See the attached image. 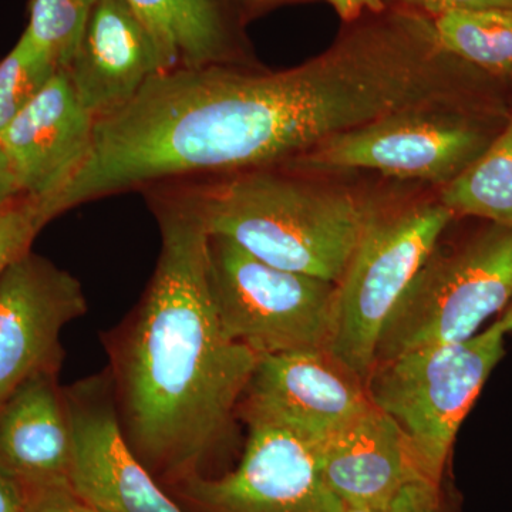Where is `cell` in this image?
I'll return each instance as SVG.
<instances>
[{
  "label": "cell",
  "instance_id": "obj_20",
  "mask_svg": "<svg viewBox=\"0 0 512 512\" xmlns=\"http://www.w3.org/2000/svg\"><path fill=\"white\" fill-rule=\"evenodd\" d=\"M96 0H30L26 32L56 63L67 69L76 55Z\"/></svg>",
  "mask_w": 512,
  "mask_h": 512
},
{
  "label": "cell",
  "instance_id": "obj_6",
  "mask_svg": "<svg viewBox=\"0 0 512 512\" xmlns=\"http://www.w3.org/2000/svg\"><path fill=\"white\" fill-rule=\"evenodd\" d=\"M512 298V227L488 222L457 248H434L380 335L375 365L477 335Z\"/></svg>",
  "mask_w": 512,
  "mask_h": 512
},
{
  "label": "cell",
  "instance_id": "obj_29",
  "mask_svg": "<svg viewBox=\"0 0 512 512\" xmlns=\"http://www.w3.org/2000/svg\"><path fill=\"white\" fill-rule=\"evenodd\" d=\"M498 320H500V322L503 323L507 335L508 333H512V298L511 301L508 302V305L505 306L503 315H501L500 319Z\"/></svg>",
  "mask_w": 512,
  "mask_h": 512
},
{
  "label": "cell",
  "instance_id": "obj_5",
  "mask_svg": "<svg viewBox=\"0 0 512 512\" xmlns=\"http://www.w3.org/2000/svg\"><path fill=\"white\" fill-rule=\"evenodd\" d=\"M500 320L458 343L413 350L376 363L366 380L370 402L392 417L431 483L443 480L461 424L505 352Z\"/></svg>",
  "mask_w": 512,
  "mask_h": 512
},
{
  "label": "cell",
  "instance_id": "obj_14",
  "mask_svg": "<svg viewBox=\"0 0 512 512\" xmlns=\"http://www.w3.org/2000/svg\"><path fill=\"white\" fill-rule=\"evenodd\" d=\"M320 461L343 507H382L412 484L431 483L399 424L373 404L320 446Z\"/></svg>",
  "mask_w": 512,
  "mask_h": 512
},
{
  "label": "cell",
  "instance_id": "obj_18",
  "mask_svg": "<svg viewBox=\"0 0 512 512\" xmlns=\"http://www.w3.org/2000/svg\"><path fill=\"white\" fill-rule=\"evenodd\" d=\"M431 20L447 53L488 76L512 83L511 10H453Z\"/></svg>",
  "mask_w": 512,
  "mask_h": 512
},
{
  "label": "cell",
  "instance_id": "obj_10",
  "mask_svg": "<svg viewBox=\"0 0 512 512\" xmlns=\"http://www.w3.org/2000/svg\"><path fill=\"white\" fill-rule=\"evenodd\" d=\"M372 407L362 380L328 350L259 357L238 409L322 446Z\"/></svg>",
  "mask_w": 512,
  "mask_h": 512
},
{
  "label": "cell",
  "instance_id": "obj_26",
  "mask_svg": "<svg viewBox=\"0 0 512 512\" xmlns=\"http://www.w3.org/2000/svg\"><path fill=\"white\" fill-rule=\"evenodd\" d=\"M23 194L20 190L18 178L13 173L5 151L0 147V208L8 204L10 200Z\"/></svg>",
  "mask_w": 512,
  "mask_h": 512
},
{
  "label": "cell",
  "instance_id": "obj_11",
  "mask_svg": "<svg viewBox=\"0 0 512 512\" xmlns=\"http://www.w3.org/2000/svg\"><path fill=\"white\" fill-rule=\"evenodd\" d=\"M73 431L70 485L103 512H184L164 493L124 436L110 379L64 390Z\"/></svg>",
  "mask_w": 512,
  "mask_h": 512
},
{
  "label": "cell",
  "instance_id": "obj_15",
  "mask_svg": "<svg viewBox=\"0 0 512 512\" xmlns=\"http://www.w3.org/2000/svg\"><path fill=\"white\" fill-rule=\"evenodd\" d=\"M73 431L57 373H39L0 403V473L20 488L70 483Z\"/></svg>",
  "mask_w": 512,
  "mask_h": 512
},
{
  "label": "cell",
  "instance_id": "obj_4",
  "mask_svg": "<svg viewBox=\"0 0 512 512\" xmlns=\"http://www.w3.org/2000/svg\"><path fill=\"white\" fill-rule=\"evenodd\" d=\"M454 214L437 197L380 198L336 284L328 352L366 386L387 319L440 244Z\"/></svg>",
  "mask_w": 512,
  "mask_h": 512
},
{
  "label": "cell",
  "instance_id": "obj_27",
  "mask_svg": "<svg viewBox=\"0 0 512 512\" xmlns=\"http://www.w3.org/2000/svg\"><path fill=\"white\" fill-rule=\"evenodd\" d=\"M305 2H312V0H235L242 18L247 23L249 20L264 15L269 10L279 8V6Z\"/></svg>",
  "mask_w": 512,
  "mask_h": 512
},
{
  "label": "cell",
  "instance_id": "obj_7",
  "mask_svg": "<svg viewBox=\"0 0 512 512\" xmlns=\"http://www.w3.org/2000/svg\"><path fill=\"white\" fill-rule=\"evenodd\" d=\"M208 282L225 333L256 356L326 350L336 284L276 268L231 239L208 235Z\"/></svg>",
  "mask_w": 512,
  "mask_h": 512
},
{
  "label": "cell",
  "instance_id": "obj_17",
  "mask_svg": "<svg viewBox=\"0 0 512 512\" xmlns=\"http://www.w3.org/2000/svg\"><path fill=\"white\" fill-rule=\"evenodd\" d=\"M454 217H476L512 227V111L487 150L439 190Z\"/></svg>",
  "mask_w": 512,
  "mask_h": 512
},
{
  "label": "cell",
  "instance_id": "obj_3",
  "mask_svg": "<svg viewBox=\"0 0 512 512\" xmlns=\"http://www.w3.org/2000/svg\"><path fill=\"white\" fill-rule=\"evenodd\" d=\"M512 93L410 107L323 141L279 167L348 177L359 171L443 188L503 130Z\"/></svg>",
  "mask_w": 512,
  "mask_h": 512
},
{
  "label": "cell",
  "instance_id": "obj_22",
  "mask_svg": "<svg viewBox=\"0 0 512 512\" xmlns=\"http://www.w3.org/2000/svg\"><path fill=\"white\" fill-rule=\"evenodd\" d=\"M23 512H103L83 500L70 483L22 488Z\"/></svg>",
  "mask_w": 512,
  "mask_h": 512
},
{
  "label": "cell",
  "instance_id": "obj_19",
  "mask_svg": "<svg viewBox=\"0 0 512 512\" xmlns=\"http://www.w3.org/2000/svg\"><path fill=\"white\" fill-rule=\"evenodd\" d=\"M57 72L60 70L56 63L25 30L0 62V134L39 96Z\"/></svg>",
  "mask_w": 512,
  "mask_h": 512
},
{
  "label": "cell",
  "instance_id": "obj_21",
  "mask_svg": "<svg viewBox=\"0 0 512 512\" xmlns=\"http://www.w3.org/2000/svg\"><path fill=\"white\" fill-rule=\"evenodd\" d=\"M47 221L36 198L20 194L0 208V276L28 254Z\"/></svg>",
  "mask_w": 512,
  "mask_h": 512
},
{
  "label": "cell",
  "instance_id": "obj_2",
  "mask_svg": "<svg viewBox=\"0 0 512 512\" xmlns=\"http://www.w3.org/2000/svg\"><path fill=\"white\" fill-rule=\"evenodd\" d=\"M153 188L190 208L208 235L231 239L276 268L333 284L345 274L380 200L343 177L284 167L168 181Z\"/></svg>",
  "mask_w": 512,
  "mask_h": 512
},
{
  "label": "cell",
  "instance_id": "obj_28",
  "mask_svg": "<svg viewBox=\"0 0 512 512\" xmlns=\"http://www.w3.org/2000/svg\"><path fill=\"white\" fill-rule=\"evenodd\" d=\"M0 512H23L22 488L2 473H0Z\"/></svg>",
  "mask_w": 512,
  "mask_h": 512
},
{
  "label": "cell",
  "instance_id": "obj_9",
  "mask_svg": "<svg viewBox=\"0 0 512 512\" xmlns=\"http://www.w3.org/2000/svg\"><path fill=\"white\" fill-rule=\"evenodd\" d=\"M87 312L82 284L49 259L20 256L0 276V403L39 373H57L64 326Z\"/></svg>",
  "mask_w": 512,
  "mask_h": 512
},
{
  "label": "cell",
  "instance_id": "obj_13",
  "mask_svg": "<svg viewBox=\"0 0 512 512\" xmlns=\"http://www.w3.org/2000/svg\"><path fill=\"white\" fill-rule=\"evenodd\" d=\"M94 126L96 120L60 70L0 134L23 194L43 204L62 190L89 153Z\"/></svg>",
  "mask_w": 512,
  "mask_h": 512
},
{
  "label": "cell",
  "instance_id": "obj_8",
  "mask_svg": "<svg viewBox=\"0 0 512 512\" xmlns=\"http://www.w3.org/2000/svg\"><path fill=\"white\" fill-rule=\"evenodd\" d=\"M248 440L235 470L195 477L180 487L202 512H340L326 487L320 446L268 421H247Z\"/></svg>",
  "mask_w": 512,
  "mask_h": 512
},
{
  "label": "cell",
  "instance_id": "obj_23",
  "mask_svg": "<svg viewBox=\"0 0 512 512\" xmlns=\"http://www.w3.org/2000/svg\"><path fill=\"white\" fill-rule=\"evenodd\" d=\"M440 493L439 485L420 481L407 487L394 500L382 507L355 508L342 505L340 512H440Z\"/></svg>",
  "mask_w": 512,
  "mask_h": 512
},
{
  "label": "cell",
  "instance_id": "obj_25",
  "mask_svg": "<svg viewBox=\"0 0 512 512\" xmlns=\"http://www.w3.org/2000/svg\"><path fill=\"white\" fill-rule=\"evenodd\" d=\"M325 2L335 9L343 23L352 22L366 13L380 12L386 8L382 0H325Z\"/></svg>",
  "mask_w": 512,
  "mask_h": 512
},
{
  "label": "cell",
  "instance_id": "obj_16",
  "mask_svg": "<svg viewBox=\"0 0 512 512\" xmlns=\"http://www.w3.org/2000/svg\"><path fill=\"white\" fill-rule=\"evenodd\" d=\"M177 67L255 66L235 0H128Z\"/></svg>",
  "mask_w": 512,
  "mask_h": 512
},
{
  "label": "cell",
  "instance_id": "obj_24",
  "mask_svg": "<svg viewBox=\"0 0 512 512\" xmlns=\"http://www.w3.org/2000/svg\"><path fill=\"white\" fill-rule=\"evenodd\" d=\"M386 6L414 10L436 18L453 10L501 9L511 10L512 0H382Z\"/></svg>",
  "mask_w": 512,
  "mask_h": 512
},
{
  "label": "cell",
  "instance_id": "obj_1",
  "mask_svg": "<svg viewBox=\"0 0 512 512\" xmlns=\"http://www.w3.org/2000/svg\"><path fill=\"white\" fill-rule=\"evenodd\" d=\"M161 251L143 298L107 340L124 436L154 477H204L227 439L259 357L222 328L208 282V232L157 188Z\"/></svg>",
  "mask_w": 512,
  "mask_h": 512
},
{
  "label": "cell",
  "instance_id": "obj_12",
  "mask_svg": "<svg viewBox=\"0 0 512 512\" xmlns=\"http://www.w3.org/2000/svg\"><path fill=\"white\" fill-rule=\"evenodd\" d=\"M173 69L160 40L128 0H96L76 55L63 72L97 121Z\"/></svg>",
  "mask_w": 512,
  "mask_h": 512
}]
</instances>
